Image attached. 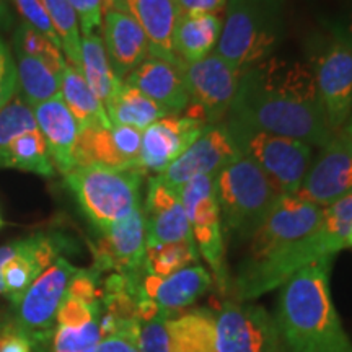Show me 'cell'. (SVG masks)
I'll list each match as a JSON object with an SVG mask.
<instances>
[{
    "instance_id": "obj_37",
    "label": "cell",
    "mask_w": 352,
    "mask_h": 352,
    "mask_svg": "<svg viewBox=\"0 0 352 352\" xmlns=\"http://www.w3.org/2000/svg\"><path fill=\"white\" fill-rule=\"evenodd\" d=\"M101 340L100 320L80 328L57 327L52 338V352H85Z\"/></svg>"
},
{
    "instance_id": "obj_6",
    "label": "cell",
    "mask_w": 352,
    "mask_h": 352,
    "mask_svg": "<svg viewBox=\"0 0 352 352\" xmlns=\"http://www.w3.org/2000/svg\"><path fill=\"white\" fill-rule=\"evenodd\" d=\"M226 124L241 155L252 158L283 195H297L311 165L310 145L236 122Z\"/></svg>"
},
{
    "instance_id": "obj_15",
    "label": "cell",
    "mask_w": 352,
    "mask_h": 352,
    "mask_svg": "<svg viewBox=\"0 0 352 352\" xmlns=\"http://www.w3.org/2000/svg\"><path fill=\"white\" fill-rule=\"evenodd\" d=\"M352 192V138L338 132L321 147L320 155L310 165L297 195L320 208H327Z\"/></svg>"
},
{
    "instance_id": "obj_10",
    "label": "cell",
    "mask_w": 352,
    "mask_h": 352,
    "mask_svg": "<svg viewBox=\"0 0 352 352\" xmlns=\"http://www.w3.org/2000/svg\"><path fill=\"white\" fill-rule=\"evenodd\" d=\"M178 67L189 96L184 116L195 118L208 126L227 120L239 94L240 70L232 67L215 52L195 64H183L178 60Z\"/></svg>"
},
{
    "instance_id": "obj_29",
    "label": "cell",
    "mask_w": 352,
    "mask_h": 352,
    "mask_svg": "<svg viewBox=\"0 0 352 352\" xmlns=\"http://www.w3.org/2000/svg\"><path fill=\"white\" fill-rule=\"evenodd\" d=\"M82 76L103 107L116 95L122 83L109 64L103 38L96 33L82 38Z\"/></svg>"
},
{
    "instance_id": "obj_25",
    "label": "cell",
    "mask_w": 352,
    "mask_h": 352,
    "mask_svg": "<svg viewBox=\"0 0 352 352\" xmlns=\"http://www.w3.org/2000/svg\"><path fill=\"white\" fill-rule=\"evenodd\" d=\"M222 25L217 13H179L173 32L176 59L183 64H195L212 54Z\"/></svg>"
},
{
    "instance_id": "obj_23",
    "label": "cell",
    "mask_w": 352,
    "mask_h": 352,
    "mask_svg": "<svg viewBox=\"0 0 352 352\" xmlns=\"http://www.w3.org/2000/svg\"><path fill=\"white\" fill-rule=\"evenodd\" d=\"M104 47L118 78L124 80L151 56L148 41L138 21L126 13L107 8L103 16Z\"/></svg>"
},
{
    "instance_id": "obj_18",
    "label": "cell",
    "mask_w": 352,
    "mask_h": 352,
    "mask_svg": "<svg viewBox=\"0 0 352 352\" xmlns=\"http://www.w3.org/2000/svg\"><path fill=\"white\" fill-rule=\"evenodd\" d=\"M65 248V240L57 233H34L19 240L16 254L3 264L2 280L6 296L16 307L34 279L59 258Z\"/></svg>"
},
{
    "instance_id": "obj_52",
    "label": "cell",
    "mask_w": 352,
    "mask_h": 352,
    "mask_svg": "<svg viewBox=\"0 0 352 352\" xmlns=\"http://www.w3.org/2000/svg\"><path fill=\"white\" fill-rule=\"evenodd\" d=\"M347 246H352V230L349 233V236H347Z\"/></svg>"
},
{
    "instance_id": "obj_20",
    "label": "cell",
    "mask_w": 352,
    "mask_h": 352,
    "mask_svg": "<svg viewBox=\"0 0 352 352\" xmlns=\"http://www.w3.org/2000/svg\"><path fill=\"white\" fill-rule=\"evenodd\" d=\"M104 8L122 12L138 21L148 41L152 57L176 64L173 32L179 16L176 0H107Z\"/></svg>"
},
{
    "instance_id": "obj_12",
    "label": "cell",
    "mask_w": 352,
    "mask_h": 352,
    "mask_svg": "<svg viewBox=\"0 0 352 352\" xmlns=\"http://www.w3.org/2000/svg\"><path fill=\"white\" fill-rule=\"evenodd\" d=\"M215 347L217 352H280L283 341L266 308L227 302L215 315Z\"/></svg>"
},
{
    "instance_id": "obj_34",
    "label": "cell",
    "mask_w": 352,
    "mask_h": 352,
    "mask_svg": "<svg viewBox=\"0 0 352 352\" xmlns=\"http://www.w3.org/2000/svg\"><path fill=\"white\" fill-rule=\"evenodd\" d=\"M199 253L195 243L148 245L145 250L144 267L147 274L168 277L179 270L197 264Z\"/></svg>"
},
{
    "instance_id": "obj_42",
    "label": "cell",
    "mask_w": 352,
    "mask_h": 352,
    "mask_svg": "<svg viewBox=\"0 0 352 352\" xmlns=\"http://www.w3.org/2000/svg\"><path fill=\"white\" fill-rule=\"evenodd\" d=\"M13 3H15L16 12L20 13L26 25H30L32 28L36 30V32L44 34V36L54 43L57 47L63 50L60 39L57 36L54 26H52V21L50 19V15H47L46 8H44L41 3V0H13Z\"/></svg>"
},
{
    "instance_id": "obj_38",
    "label": "cell",
    "mask_w": 352,
    "mask_h": 352,
    "mask_svg": "<svg viewBox=\"0 0 352 352\" xmlns=\"http://www.w3.org/2000/svg\"><path fill=\"white\" fill-rule=\"evenodd\" d=\"M321 228L341 248L347 246V236L352 230V192L323 208Z\"/></svg>"
},
{
    "instance_id": "obj_41",
    "label": "cell",
    "mask_w": 352,
    "mask_h": 352,
    "mask_svg": "<svg viewBox=\"0 0 352 352\" xmlns=\"http://www.w3.org/2000/svg\"><path fill=\"white\" fill-rule=\"evenodd\" d=\"M170 316L162 311L155 318L140 323L139 352H170V336L166 328Z\"/></svg>"
},
{
    "instance_id": "obj_46",
    "label": "cell",
    "mask_w": 352,
    "mask_h": 352,
    "mask_svg": "<svg viewBox=\"0 0 352 352\" xmlns=\"http://www.w3.org/2000/svg\"><path fill=\"white\" fill-rule=\"evenodd\" d=\"M33 347L32 340L16 324L0 329V352H33Z\"/></svg>"
},
{
    "instance_id": "obj_3",
    "label": "cell",
    "mask_w": 352,
    "mask_h": 352,
    "mask_svg": "<svg viewBox=\"0 0 352 352\" xmlns=\"http://www.w3.org/2000/svg\"><path fill=\"white\" fill-rule=\"evenodd\" d=\"M226 8L215 54L241 74L274 56L284 38L283 0H227Z\"/></svg>"
},
{
    "instance_id": "obj_27",
    "label": "cell",
    "mask_w": 352,
    "mask_h": 352,
    "mask_svg": "<svg viewBox=\"0 0 352 352\" xmlns=\"http://www.w3.org/2000/svg\"><path fill=\"white\" fill-rule=\"evenodd\" d=\"M170 352H217L215 315L201 308L173 316L166 321Z\"/></svg>"
},
{
    "instance_id": "obj_16",
    "label": "cell",
    "mask_w": 352,
    "mask_h": 352,
    "mask_svg": "<svg viewBox=\"0 0 352 352\" xmlns=\"http://www.w3.org/2000/svg\"><path fill=\"white\" fill-rule=\"evenodd\" d=\"M145 250H147V230H145L144 208L140 206L127 217L101 232V239L94 248V270L140 277L145 274Z\"/></svg>"
},
{
    "instance_id": "obj_49",
    "label": "cell",
    "mask_w": 352,
    "mask_h": 352,
    "mask_svg": "<svg viewBox=\"0 0 352 352\" xmlns=\"http://www.w3.org/2000/svg\"><path fill=\"white\" fill-rule=\"evenodd\" d=\"M13 23V16L10 10H8L6 2L0 0V28H10Z\"/></svg>"
},
{
    "instance_id": "obj_51",
    "label": "cell",
    "mask_w": 352,
    "mask_h": 352,
    "mask_svg": "<svg viewBox=\"0 0 352 352\" xmlns=\"http://www.w3.org/2000/svg\"><path fill=\"white\" fill-rule=\"evenodd\" d=\"M342 132H346V134L349 135V138H352V111L349 114V118H347L344 127H342Z\"/></svg>"
},
{
    "instance_id": "obj_33",
    "label": "cell",
    "mask_w": 352,
    "mask_h": 352,
    "mask_svg": "<svg viewBox=\"0 0 352 352\" xmlns=\"http://www.w3.org/2000/svg\"><path fill=\"white\" fill-rule=\"evenodd\" d=\"M52 21L67 63L82 72V38L78 32L77 13L69 0H41Z\"/></svg>"
},
{
    "instance_id": "obj_17",
    "label": "cell",
    "mask_w": 352,
    "mask_h": 352,
    "mask_svg": "<svg viewBox=\"0 0 352 352\" xmlns=\"http://www.w3.org/2000/svg\"><path fill=\"white\" fill-rule=\"evenodd\" d=\"M208 124L184 114H168L142 131L139 164L152 173H164L201 138Z\"/></svg>"
},
{
    "instance_id": "obj_32",
    "label": "cell",
    "mask_w": 352,
    "mask_h": 352,
    "mask_svg": "<svg viewBox=\"0 0 352 352\" xmlns=\"http://www.w3.org/2000/svg\"><path fill=\"white\" fill-rule=\"evenodd\" d=\"M16 54V77H19V87L23 91L26 104L30 108L38 107L44 101L60 95V76L43 60L26 56L23 52Z\"/></svg>"
},
{
    "instance_id": "obj_7",
    "label": "cell",
    "mask_w": 352,
    "mask_h": 352,
    "mask_svg": "<svg viewBox=\"0 0 352 352\" xmlns=\"http://www.w3.org/2000/svg\"><path fill=\"white\" fill-rule=\"evenodd\" d=\"M341 246L329 239L323 228L297 243L280 250L271 256L256 263H243L240 266L236 279L233 280V296L239 302L253 300L280 287L289 277H292L303 266L320 258H333Z\"/></svg>"
},
{
    "instance_id": "obj_45",
    "label": "cell",
    "mask_w": 352,
    "mask_h": 352,
    "mask_svg": "<svg viewBox=\"0 0 352 352\" xmlns=\"http://www.w3.org/2000/svg\"><path fill=\"white\" fill-rule=\"evenodd\" d=\"M69 2L77 13L83 36L95 33V30L100 28L103 21V8L107 6V0H69Z\"/></svg>"
},
{
    "instance_id": "obj_2",
    "label": "cell",
    "mask_w": 352,
    "mask_h": 352,
    "mask_svg": "<svg viewBox=\"0 0 352 352\" xmlns=\"http://www.w3.org/2000/svg\"><path fill=\"white\" fill-rule=\"evenodd\" d=\"M331 261L316 259L280 285L276 323L287 352H352L331 297Z\"/></svg>"
},
{
    "instance_id": "obj_14",
    "label": "cell",
    "mask_w": 352,
    "mask_h": 352,
    "mask_svg": "<svg viewBox=\"0 0 352 352\" xmlns=\"http://www.w3.org/2000/svg\"><path fill=\"white\" fill-rule=\"evenodd\" d=\"M241 157L226 121L209 126L178 160L173 162L158 178L179 192L196 176H217L226 166Z\"/></svg>"
},
{
    "instance_id": "obj_4",
    "label": "cell",
    "mask_w": 352,
    "mask_h": 352,
    "mask_svg": "<svg viewBox=\"0 0 352 352\" xmlns=\"http://www.w3.org/2000/svg\"><path fill=\"white\" fill-rule=\"evenodd\" d=\"M142 168L83 166L64 176L65 183L91 226L104 232L142 206Z\"/></svg>"
},
{
    "instance_id": "obj_48",
    "label": "cell",
    "mask_w": 352,
    "mask_h": 352,
    "mask_svg": "<svg viewBox=\"0 0 352 352\" xmlns=\"http://www.w3.org/2000/svg\"><path fill=\"white\" fill-rule=\"evenodd\" d=\"M16 248H19V241H12V243L0 246V296L6 294V285H3V280H2V267L8 259L15 256Z\"/></svg>"
},
{
    "instance_id": "obj_9",
    "label": "cell",
    "mask_w": 352,
    "mask_h": 352,
    "mask_svg": "<svg viewBox=\"0 0 352 352\" xmlns=\"http://www.w3.org/2000/svg\"><path fill=\"white\" fill-rule=\"evenodd\" d=\"M184 212L188 215L197 253L212 270V279L220 292H227L230 279L226 266L222 212L215 189V176H196L179 189Z\"/></svg>"
},
{
    "instance_id": "obj_39",
    "label": "cell",
    "mask_w": 352,
    "mask_h": 352,
    "mask_svg": "<svg viewBox=\"0 0 352 352\" xmlns=\"http://www.w3.org/2000/svg\"><path fill=\"white\" fill-rule=\"evenodd\" d=\"M100 308L101 303L91 305V303H85L65 294L59 308H57L56 321L59 323V327L80 328L83 324L90 323V321L100 320Z\"/></svg>"
},
{
    "instance_id": "obj_47",
    "label": "cell",
    "mask_w": 352,
    "mask_h": 352,
    "mask_svg": "<svg viewBox=\"0 0 352 352\" xmlns=\"http://www.w3.org/2000/svg\"><path fill=\"white\" fill-rule=\"evenodd\" d=\"M182 13H219L227 0H176Z\"/></svg>"
},
{
    "instance_id": "obj_24",
    "label": "cell",
    "mask_w": 352,
    "mask_h": 352,
    "mask_svg": "<svg viewBox=\"0 0 352 352\" xmlns=\"http://www.w3.org/2000/svg\"><path fill=\"white\" fill-rule=\"evenodd\" d=\"M32 109L39 131L46 140L52 165L65 176L74 170V148L80 132L76 118L65 107L60 95Z\"/></svg>"
},
{
    "instance_id": "obj_22",
    "label": "cell",
    "mask_w": 352,
    "mask_h": 352,
    "mask_svg": "<svg viewBox=\"0 0 352 352\" xmlns=\"http://www.w3.org/2000/svg\"><path fill=\"white\" fill-rule=\"evenodd\" d=\"M135 87L165 109L166 114H183L189 104V96L178 63L148 56L138 69L122 80Z\"/></svg>"
},
{
    "instance_id": "obj_26",
    "label": "cell",
    "mask_w": 352,
    "mask_h": 352,
    "mask_svg": "<svg viewBox=\"0 0 352 352\" xmlns=\"http://www.w3.org/2000/svg\"><path fill=\"white\" fill-rule=\"evenodd\" d=\"M60 96H63L65 107L76 118L80 131L95 126L111 127V121H109L103 103L87 85L80 70L69 64L67 60H65L63 76H60Z\"/></svg>"
},
{
    "instance_id": "obj_11",
    "label": "cell",
    "mask_w": 352,
    "mask_h": 352,
    "mask_svg": "<svg viewBox=\"0 0 352 352\" xmlns=\"http://www.w3.org/2000/svg\"><path fill=\"white\" fill-rule=\"evenodd\" d=\"M323 220V208L298 195H280L252 235L243 263H256L315 233Z\"/></svg>"
},
{
    "instance_id": "obj_53",
    "label": "cell",
    "mask_w": 352,
    "mask_h": 352,
    "mask_svg": "<svg viewBox=\"0 0 352 352\" xmlns=\"http://www.w3.org/2000/svg\"><path fill=\"white\" fill-rule=\"evenodd\" d=\"M3 226V220H2V217H0V227H2Z\"/></svg>"
},
{
    "instance_id": "obj_31",
    "label": "cell",
    "mask_w": 352,
    "mask_h": 352,
    "mask_svg": "<svg viewBox=\"0 0 352 352\" xmlns=\"http://www.w3.org/2000/svg\"><path fill=\"white\" fill-rule=\"evenodd\" d=\"M113 126V124H111ZM83 166H107V168H132L121 155L111 127L95 126L78 132L74 148V168Z\"/></svg>"
},
{
    "instance_id": "obj_28",
    "label": "cell",
    "mask_w": 352,
    "mask_h": 352,
    "mask_svg": "<svg viewBox=\"0 0 352 352\" xmlns=\"http://www.w3.org/2000/svg\"><path fill=\"white\" fill-rule=\"evenodd\" d=\"M104 109L111 124L129 126L140 132L155 121L168 116L160 104L124 82L121 83L116 95L104 104Z\"/></svg>"
},
{
    "instance_id": "obj_44",
    "label": "cell",
    "mask_w": 352,
    "mask_h": 352,
    "mask_svg": "<svg viewBox=\"0 0 352 352\" xmlns=\"http://www.w3.org/2000/svg\"><path fill=\"white\" fill-rule=\"evenodd\" d=\"M16 90H19L16 64L6 43L0 39V109L16 95Z\"/></svg>"
},
{
    "instance_id": "obj_5",
    "label": "cell",
    "mask_w": 352,
    "mask_h": 352,
    "mask_svg": "<svg viewBox=\"0 0 352 352\" xmlns=\"http://www.w3.org/2000/svg\"><path fill=\"white\" fill-rule=\"evenodd\" d=\"M222 222L232 235L252 239L283 192L252 158H236L215 176Z\"/></svg>"
},
{
    "instance_id": "obj_21",
    "label": "cell",
    "mask_w": 352,
    "mask_h": 352,
    "mask_svg": "<svg viewBox=\"0 0 352 352\" xmlns=\"http://www.w3.org/2000/svg\"><path fill=\"white\" fill-rule=\"evenodd\" d=\"M212 284V276L201 264H191L168 277L145 272L139 283V298H151L162 311L171 315L192 305Z\"/></svg>"
},
{
    "instance_id": "obj_50",
    "label": "cell",
    "mask_w": 352,
    "mask_h": 352,
    "mask_svg": "<svg viewBox=\"0 0 352 352\" xmlns=\"http://www.w3.org/2000/svg\"><path fill=\"white\" fill-rule=\"evenodd\" d=\"M336 26H338V28H340V32L344 34V36L347 38V41H349L351 46H352V12H351V15L347 16L346 23L336 25Z\"/></svg>"
},
{
    "instance_id": "obj_35",
    "label": "cell",
    "mask_w": 352,
    "mask_h": 352,
    "mask_svg": "<svg viewBox=\"0 0 352 352\" xmlns=\"http://www.w3.org/2000/svg\"><path fill=\"white\" fill-rule=\"evenodd\" d=\"M13 47H15V52H23L26 56L43 60L44 64L63 74L65 59L60 52V47H57L54 43L30 25L21 23L16 28L13 34Z\"/></svg>"
},
{
    "instance_id": "obj_43",
    "label": "cell",
    "mask_w": 352,
    "mask_h": 352,
    "mask_svg": "<svg viewBox=\"0 0 352 352\" xmlns=\"http://www.w3.org/2000/svg\"><path fill=\"white\" fill-rule=\"evenodd\" d=\"M100 272L96 270H77L67 287V296L85 303H101V290L98 287Z\"/></svg>"
},
{
    "instance_id": "obj_19",
    "label": "cell",
    "mask_w": 352,
    "mask_h": 352,
    "mask_svg": "<svg viewBox=\"0 0 352 352\" xmlns=\"http://www.w3.org/2000/svg\"><path fill=\"white\" fill-rule=\"evenodd\" d=\"M145 230L148 245L195 243L179 192L166 186L158 175L148 178L145 197Z\"/></svg>"
},
{
    "instance_id": "obj_13",
    "label": "cell",
    "mask_w": 352,
    "mask_h": 352,
    "mask_svg": "<svg viewBox=\"0 0 352 352\" xmlns=\"http://www.w3.org/2000/svg\"><path fill=\"white\" fill-rule=\"evenodd\" d=\"M78 267L59 256L30 285L16 305L15 324L34 344H43L52 333L57 308L67 294V287Z\"/></svg>"
},
{
    "instance_id": "obj_36",
    "label": "cell",
    "mask_w": 352,
    "mask_h": 352,
    "mask_svg": "<svg viewBox=\"0 0 352 352\" xmlns=\"http://www.w3.org/2000/svg\"><path fill=\"white\" fill-rule=\"evenodd\" d=\"M39 129L34 120L33 109L15 95L8 103L0 109V147L12 142L25 132Z\"/></svg>"
},
{
    "instance_id": "obj_40",
    "label": "cell",
    "mask_w": 352,
    "mask_h": 352,
    "mask_svg": "<svg viewBox=\"0 0 352 352\" xmlns=\"http://www.w3.org/2000/svg\"><path fill=\"white\" fill-rule=\"evenodd\" d=\"M139 320L122 321L121 328L116 333L101 338L85 352H139Z\"/></svg>"
},
{
    "instance_id": "obj_30",
    "label": "cell",
    "mask_w": 352,
    "mask_h": 352,
    "mask_svg": "<svg viewBox=\"0 0 352 352\" xmlns=\"http://www.w3.org/2000/svg\"><path fill=\"white\" fill-rule=\"evenodd\" d=\"M3 168L30 171L46 178L54 176V165L47 153V145L41 131L25 132L0 147V170Z\"/></svg>"
},
{
    "instance_id": "obj_8",
    "label": "cell",
    "mask_w": 352,
    "mask_h": 352,
    "mask_svg": "<svg viewBox=\"0 0 352 352\" xmlns=\"http://www.w3.org/2000/svg\"><path fill=\"white\" fill-rule=\"evenodd\" d=\"M308 64L329 126L341 132L352 111V46L336 25L315 44Z\"/></svg>"
},
{
    "instance_id": "obj_1",
    "label": "cell",
    "mask_w": 352,
    "mask_h": 352,
    "mask_svg": "<svg viewBox=\"0 0 352 352\" xmlns=\"http://www.w3.org/2000/svg\"><path fill=\"white\" fill-rule=\"evenodd\" d=\"M324 147L338 132L327 120L308 60L271 56L241 74L227 120Z\"/></svg>"
}]
</instances>
